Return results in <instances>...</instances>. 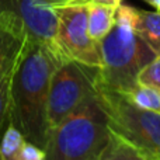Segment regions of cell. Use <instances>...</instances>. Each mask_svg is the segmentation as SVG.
<instances>
[{
  "label": "cell",
  "instance_id": "17",
  "mask_svg": "<svg viewBox=\"0 0 160 160\" xmlns=\"http://www.w3.org/2000/svg\"><path fill=\"white\" fill-rule=\"evenodd\" d=\"M38 2L51 8H55V7H62V6L87 4V3H90V0H38Z\"/></svg>",
  "mask_w": 160,
  "mask_h": 160
},
{
  "label": "cell",
  "instance_id": "13",
  "mask_svg": "<svg viewBox=\"0 0 160 160\" xmlns=\"http://www.w3.org/2000/svg\"><path fill=\"white\" fill-rule=\"evenodd\" d=\"M125 94L138 107L160 112V91L155 90V88L138 83L132 90Z\"/></svg>",
  "mask_w": 160,
  "mask_h": 160
},
{
  "label": "cell",
  "instance_id": "8",
  "mask_svg": "<svg viewBox=\"0 0 160 160\" xmlns=\"http://www.w3.org/2000/svg\"><path fill=\"white\" fill-rule=\"evenodd\" d=\"M27 38L24 31L0 20V80L13 75Z\"/></svg>",
  "mask_w": 160,
  "mask_h": 160
},
{
  "label": "cell",
  "instance_id": "3",
  "mask_svg": "<svg viewBox=\"0 0 160 160\" xmlns=\"http://www.w3.org/2000/svg\"><path fill=\"white\" fill-rule=\"evenodd\" d=\"M110 139L107 115L96 90L59 125L51 129L45 160H100Z\"/></svg>",
  "mask_w": 160,
  "mask_h": 160
},
{
  "label": "cell",
  "instance_id": "14",
  "mask_svg": "<svg viewBox=\"0 0 160 160\" xmlns=\"http://www.w3.org/2000/svg\"><path fill=\"white\" fill-rule=\"evenodd\" d=\"M138 83L160 91V56H156L141 70L138 76Z\"/></svg>",
  "mask_w": 160,
  "mask_h": 160
},
{
  "label": "cell",
  "instance_id": "5",
  "mask_svg": "<svg viewBox=\"0 0 160 160\" xmlns=\"http://www.w3.org/2000/svg\"><path fill=\"white\" fill-rule=\"evenodd\" d=\"M97 70L98 68L69 59L62 61L53 70L47 102L49 132L94 91Z\"/></svg>",
  "mask_w": 160,
  "mask_h": 160
},
{
  "label": "cell",
  "instance_id": "16",
  "mask_svg": "<svg viewBox=\"0 0 160 160\" xmlns=\"http://www.w3.org/2000/svg\"><path fill=\"white\" fill-rule=\"evenodd\" d=\"M18 160H45V150L32 142L25 141Z\"/></svg>",
  "mask_w": 160,
  "mask_h": 160
},
{
  "label": "cell",
  "instance_id": "7",
  "mask_svg": "<svg viewBox=\"0 0 160 160\" xmlns=\"http://www.w3.org/2000/svg\"><path fill=\"white\" fill-rule=\"evenodd\" d=\"M0 20L24 31L28 38L52 47L59 53L55 41L58 20L53 8L38 0H0Z\"/></svg>",
  "mask_w": 160,
  "mask_h": 160
},
{
  "label": "cell",
  "instance_id": "18",
  "mask_svg": "<svg viewBox=\"0 0 160 160\" xmlns=\"http://www.w3.org/2000/svg\"><path fill=\"white\" fill-rule=\"evenodd\" d=\"M122 0H90V3H98V4H105V6H114L118 7L121 4Z\"/></svg>",
  "mask_w": 160,
  "mask_h": 160
},
{
  "label": "cell",
  "instance_id": "2",
  "mask_svg": "<svg viewBox=\"0 0 160 160\" xmlns=\"http://www.w3.org/2000/svg\"><path fill=\"white\" fill-rule=\"evenodd\" d=\"M136 8L119 4L111 31L100 42V65L96 82L104 87L128 93L138 84L141 70L156 58L135 30Z\"/></svg>",
  "mask_w": 160,
  "mask_h": 160
},
{
  "label": "cell",
  "instance_id": "11",
  "mask_svg": "<svg viewBox=\"0 0 160 160\" xmlns=\"http://www.w3.org/2000/svg\"><path fill=\"white\" fill-rule=\"evenodd\" d=\"M100 160H155L110 131V139Z\"/></svg>",
  "mask_w": 160,
  "mask_h": 160
},
{
  "label": "cell",
  "instance_id": "4",
  "mask_svg": "<svg viewBox=\"0 0 160 160\" xmlns=\"http://www.w3.org/2000/svg\"><path fill=\"white\" fill-rule=\"evenodd\" d=\"M94 90L111 132L155 160H160V112L138 107L125 93L97 82Z\"/></svg>",
  "mask_w": 160,
  "mask_h": 160
},
{
  "label": "cell",
  "instance_id": "1",
  "mask_svg": "<svg viewBox=\"0 0 160 160\" xmlns=\"http://www.w3.org/2000/svg\"><path fill=\"white\" fill-rule=\"evenodd\" d=\"M62 61L52 47L27 38L10 79L8 124L42 149L49 136L47 102L51 78Z\"/></svg>",
  "mask_w": 160,
  "mask_h": 160
},
{
  "label": "cell",
  "instance_id": "19",
  "mask_svg": "<svg viewBox=\"0 0 160 160\" xmlns=\"http://www.w3.org/2000/svg\"><path fill=\"white\" fill-rule=\"evenodd\" d=\"M145 2H148L150 6H153L156 10L160 11V0H145Z\"/></svg>",
  "mask_w": 160,
  "mask_h": 160
},
{
  "label": "cell",
  "instance_id": "12",
  "mask_svg": "<svg viewBox=\"0 0 160 160\" xmlns=\"http://www.w3.org/2000/svg\"><path fill=\"white\" fill-rule=\"evenodd\" d=\"M27 139L14 125L7 124L0 138V158L2 160H18L22 145Z\"/></svg>",
  "mask_w": 160,
  "mask_h": 160
},
{
  "label": "cell",
  "instance_id": "6",
  "mask_svg": "<svg viewBox=\"0 0 160 160\" xmlns=\"http://www.w3.org/2000/svg\"><path fill=\"white\" fill-rule=\"evenodd\" d=\"M87 4L53 8L58 20L56 48L63 61L69 59L91 68H100V44L90 38L87 31Z\"/></svg>",
  "mask_w": 160,
  "mask_h": 160
},
{
  "label": "cell",
  "instance_id": "10",
  "mask_svg": "<svg viewBox=\"0 0 160 160\" xmlns=\"http://www.w3.org/2000/svg\"><path fill=\"white\" fill-rule=\"evenodd\" d=\"M135 30L152 52L156 56H160V11L136 8Z\"/></svg>",
  "mask_w": 160,
  "mask_h": 160
},
{
  "label": "cell",
  "instance_id": "15",
  "mask_svg": "<svg viewBox=\"0 0 160 160\" xmlns=\"http://www.w3.org/2000/svg\"><path fill=\"white\" fill-rule=\"evenodd\" d=\"M10 79L8 78L0 80V138L4 131L6 125L8 124V87H10Z\"/></svg>",
  "mask_w": 160,
  "mask_h": 160
},
{
  "label": "cell",
  "instance_id": "20",
  "mask_svg": "<svg viewBox=\"0 0 160 160\" xmlns=\"http://www.w3.org/2000/svg\"><path fill=\"white\" fill-rule=\"evenodd\" d=\"M0 160H2V158H0Z\"/></svg>",
  "mask_w": 160,
  "mask_h": 160
},
{
  "label": "cell",
  "instance_id": "9",
  "mask_svg": "<svg viewBox=\"0 0 160 160\" xmlns=\"http://www.w3.org/2000/svg\"><path fill=\"white\" fill-rule=\"evenodd\" d=\"M117 7L88 3L87 4V31L93 41L101 42L115 22Z\"/></svg>",
  "mask_w": 160,
  "mask_h": 160
}]
</instances>
